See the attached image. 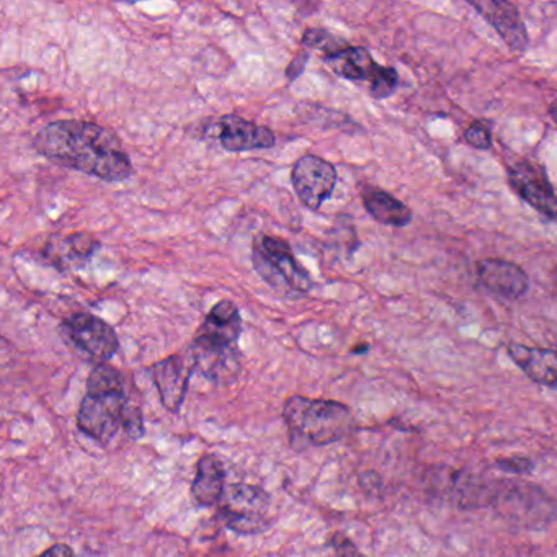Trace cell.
Listing matches in <instances>:
<instances>
[{"label": "cell", "instance_id": "obj_1", "mask_svg": "<svg viewBox=\"0 0 557 557\" xmlns=\"http://www.w3.org/2000/svg\"><path fill=\"white\" fill-rule=\"evenodd\" d=\"M34 148L53 164L109 184L128 181L135 172L119 136L84 120L50 123L35 136Z\"/></svg>", "mask_w": 557, "mask_h": 557}, {"label": "cell", "instance_id": "obj_2", "mask_svg": "<svg viewBox=\"0 0 557 557\" xmlns=\"http://www.w3.org/2000/svg\"><path fill=\"white\" fill-rule=\"evenodd\" d=\"M243 319L233 301H220L211 308L191 345L198 370L214 381L234 377L239 370V344Z\"/></svg>", "mask_w": 557, "mask_h": 557}, {"label": "cell", "instance_id": "obj_3", "mask_svg": "<svg viewBox=\"0 0 557 557\" xmlns=\"http://www.w3.org/2000/svg\"><path fill=\"white\" fill-rule=\"evenodd\" d=\"M283 419L288 426L289 443L298 451L338 442L350 435L355 426L354 413L345 404L305 396L286 400Z\"/></svg>", "mask_w": 557, "mask_h": 557}, {"label": "cell", "instance_id": "obj_4", "mask_svg": "<svg viewBox=\"0 0 557 557\" xmlns=\"http://www.w3.org/2000/svg\"><path fill=\"white\" fill-rule=\"evenodd\" d=\"M491 507L511 527L540 530L553 521L556 500L540 485L520 479L492 482Z\"/></svg>", "mask_w": 557, "mask_h": 557}, {"label": "cell", "instance_id": "obj_5", "mask_svg": "<svg viewBox=\"0 0 557 557\" xmlns=\"http://www.w3.org/2000/svg\"><path fill=\"white\" fill-rule=\"evenodd\" d=\"M252 263L260 278L283 296L299 298L311 292L308 270L299 265L292 247L282 237L259 234L253 239Z\"/></svg>", "mask_w": 557, "mask_h": 557}, {"label": "cell", "instance_id": "obj_6", "mask_svg": "<svg viewBox=\"0 0 557 557\" xmlns=\"http://www.w3.org/2000/svg\"><path fill=\"white\" fill-rule=\"evenodd\" d=\"M218 505L221 520L234 533L256 534L270 527V497L257 485H227Z\"/></svg>", "mask_w": 557, "mask_h": 557}, {"label": "cell", "instance_id": "obj_7", "mask_svg": "<svg viewBox=\"0 0 557 557\" xmlns=\"http://www.w3.org/2000/svg\"><path fill=\"white\" fill-rule=\"evenodd\" d=\"M60 331L77 351L99 364L112 360L120 348L119 335L112 325L87 312L64 319Z\"/></svg>", "mask_w": 557, "mask_h": 557}, {"label": "cell", "instance_id": "obj_8", "mask_svg": "<svg viewBox=\"0 0 557 557\" xmlns=\"http://www.w3.org/2000/svg\"><path fill=\"white\" fill-rule=\"evenodd\" d=\"M129 406L125 391L86 394L77 413L81 432L100 443H109L123 429V416Z\"/></svg>", "mask_w": 557, "mask_h": 557}, {"label": "cell", "instance_id": "obj_9", "mask_svg": "<svg viewBox=\"0 0 557 557\" xmlns=\"http://www.w3.org/2000/svg\"><path fill=\"white\" fill-rule=\"evenodd\" d=\"M432 488L440 498L465 510L491 507L492 482L479 475L449 468H435L430 475Z\"/></svg>", "mask_w": 557, "mask_h": 557}, {"label": "cell", "instance_id": "obj_10", "mask_svg": "<svg viewBox=\"0 0 557 557\" xmlns=\"http://www.w3.org/2000/svg\"><path fill=\"white\" fill-rule=\"evenodd\" d=\"M292 182L301 203L318 211L334 194L337 171L319 156H305L293 168Z\"/></svg>", "mask_w": 557, "mask_h": 557}, {"label": "cell", "instance_id": "obj_11", "mask_svg": "<svg viewBox=\"0 0 557 557\" xmlns=\"http://www.w3.org/2000/svg\"><path fill=\"white\" fill-rule=\"evenodd\" d=\"M508 182L537 213L549 220H557V194L543 169L531 162H517L513 168L508 169Z\"/></svg>", "mask_w": 557, "mask_h": 557}, {"label": "cell", "instance_id": "obj_12", "mask_svg": "<svg viewBox=\"0 0 557 557\" xmlns=\"http://www.w3.org/2000/svg\"><path fill=\"white\" fill-rule=\"evenodd\" d=\"M197 368L194 355H172L152 367V377L165 409L178 412L185 396L191 371Z\"/></svg>", "mask_w": 557, "mask_h": 557}, {"label": "cell", "instance_id": "obj_13", "mask_svg": "<svg viewBox=\"0 0 557 557\" xmlns=\"http://www.w3.org/2000/svg\"><path fill=\"white\" fill-rule=\"evenodd\" d=\"M469 5L494 27L513 53H524L528 47L527 28L513 4L498 0H479L469 2Z\"/></svg>", "mask_w": 557, "mask_h": 557}, {"label": "cell", "instance_id": "obj_14", "mask_svg": "<svg viewBox=\"0 0 557 557\" xmlns=\"http://www.w3.org/2000/svg\"><path fill=\"white\" fill-rule=\"evenodd\" d=\"M223 149L230 152L256 151V149H270L275 146L276 138L267 126L240 119L237 115L223 116L218 123Z\"/></svg>", "mask_w": 557, "mask_h": 557}, {"label": "cell", "instance_id": "obj_15", "mask_svg": "<svg viewBox=\"0 0 557 557\" xmlns=\"http://www.w3.org/2000/svg\"><path fill=\"white\" fill-rule=\"evenodd\" d=\"M479 282L500 298L518 299L528 292L530 280L517 263L485 259L478 263Z\"/></svg>", "mask_w": 557, "mask_h": 557}, {"label": "cell", "instance_id": "obj_16", "mask_svg": "<svg viewBox=\"0 0 557 557\" xmlns=\"http://www.w3.org/2000/svg\"><path fill=\"white\" fill-rule=\"evenodd\" d=\"M507 350L513 363L531 381L557 389V351L520 344H510Z\"/></svg>", "mask_w": 557, "mask_h": 557}, {"label": "cell", "instance_id": "obj_17", "mask_svg": "<svg viewBox=\"0 0 557 557\" xmlns=\"http://www.w3.org/2000/svg\"><path fill=\"white\" fill-rule=\"evenodd\" d=\"M324 61L335 74L344 77V79L354 81V83L368 81L370 86L381 76L384 70L373 60L368 50L360 47H350V45H345L341 50L327 54V57H324Z\"/></svg>", "mask_w": 557, "mask_h": 557}, {"label": "cell", "instance_id": "obj_18", "mask_svg": "<svg viewBox=\"0 0 557 557\" xmlns=\"http://www.w3.org/2000/svg\"><path fill=\"white\" fill-rule=\"evenodd\" d=\"M224 468L220 458L205 455L198 461L197 475L191 484V497L201 507L220 504L224 494Z\"/></svg>", "mask_w": 557, "mask_h": 557}, {"label": "cell", "instance_id": "obj_19", "mask_svg": "<svg viewBox=\"0 0 557 557\" xmlns=\"http://www.w3.org/2000/svg\"><path fill=\"white\" fill-rule=\"evenodd\" d=\"M100 243L89 234H73L53 239L47 247L48 257L61 269H74L86 263L99 249Z\"/></svg>", "mask_w": 557, "mask_h": 557}, {"label": "cell", "instance_id": "obj_20", "mask_svg": "<svg viewBox=\"0 0 557 557\" xmlns=\"http://www.w3.org/2000/svg\"><path fill=\"white\" fill-rule=\"evenodd\" d=\"M363 205L373 220L386 226L404 227L412 221V211L386 191H368L364 194Z\"/></svg>", "mask_w": 557, "mask_h": 557}, {"label": "cell", "instance_id": "obj_21", "mask_svg": "<svg viewBox=\"0 0 557 557\" xmlns=\"http://www.w3.org/2000/svg\"><path fill=\"white\" fill-rule=\"evenodd\" d=\"M119 391H125L122 374L109 364H97L87 380V394L119 393Z\"/></svg>", "mask_w": 557, "mask_h": 557}, {"label": "cell", "instance_id": "obj_22", "mask_svg": "<svg viewBox=\"0 0 557 557\" xmlns=\"http://www.w3.org/2000/svg\"><path fill=\"white\" fill-rule=\"evenodd\" d=\"M301 44L309 50L322 51L324 57L341 50L342 47L347 45L341 38L334 37L331 32L324 30V28H308L302 35Z\"/></svg>", "mask_w": 557, "mask_h": 557}, {"label": "cell", "instance_id": "obj_23", "mask_svg": "<svg viewBox=\"0 0 557 557\" xmlns=\"http://www.w3.org/2000/svg\"><path fill=\"white\" fill-rule=\"evenodd\" d=\"M397 86H399L397 71L394 67H384L381 76L370 86L371 97L377 100L387 99L396 92Z\"/></svg>", "mask_w": 557, "mask_h": 557}, {"label": "cell", "instance_id": "obj_24", "mask_svg": "<svg viewBox=\"0 0 557 557\" xmlns=\"http://www.w3.org/2000/svg\"><path fill=\"white\" fill-rule=\"evenodd\" d=\"M123 430L132 440H139L145 435L143 413L135 404L129 403V406L126 407L125 416H123Z\"/></svg>", "mask_w": 557, "mask_h": 557}, {"label": "cell", "instance_id": "obj_25", "mask_svg": "<svg viewBox=\"0 0 557 557\" xmlns=\"http://www.w3.org/2000/svg\"><path fill=\"white\" fill-rule=\"evenodd\" d=\"M465 139L469 146L475 149H482V151L492 148L491 132H488L487 126L479 122L472 123V125L466 129Z\"/></svg>", "mask_w": 557, "mask_h": 557}, {"label": "cell", "instance_id": "obj_26", "mask_svg": "<svg viewBox=\"0 0 557 557\" xmlns=\"http://www.w3.org/2000/svg\"><path fill=\"white\" fill-rule=\"evenodd\" d=\"M497 468L500 471L508 472V474L524 475L533 469V462L528 458L513 456V458L498 459Z\"/></svg>", "mask_w": 557, "mask_h": 557}, {"label": "cell", "instance_id": "obj_27", "mask_svg": "<svg viewBox=\"0 0 557 557\" xmlns=\"http://www.w3.org/2000/svg\"><path fill=\"white\" fill-rule=\"evenodd\" d=\"M337 557H361L360 550L345 534L335 533L331 541Z\"/></svg>", "mask_w": 557, "mask_h": 557}, {"label": "cell", "instance_id": "obj_28", "mask_svg": "<svg viewBox=\"0 0 557 557\" xmlns=\"http://www.w3.org/2000/svg\"><path fill=\"white\" fill-rule=\"evenodd\" d=\"M308 61V51H301V53L296 54L295 60H293L292 63H289V66L286 67V77H288L289 83H295V81L305 73Z\"/></svg>", "mask_w": 557, "mask_h": 557}, {"label": "cell", "instance_id": "obj_29", "mask_svg": "<svg viewBox=\"0 0 557 557\" xmlns=\"http://www.w3.org/2000/svg\"><path fill=\"white\" fill-rule=\"evenodd\" d=\"M38 557H76V554H74L73 547L67 546V544H54Z\"/></svg>", "mask_w": 557, "mask_h": 557}, {"label": "cell", "instance_id": "obj_30", "mask_svg": "<svg viewBox=\"0 0 557 557\" xmlns=\"http://www.w3.org/2000/svg\"><path fill=\"white\" fill-rule=\"evenodd\" d=\"M550 116H553V122L557 125V106L550 107Z\"/></svg>", "mask_w": 557, "mask_h": 557}]
</instances>
